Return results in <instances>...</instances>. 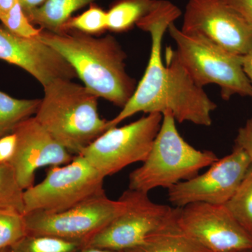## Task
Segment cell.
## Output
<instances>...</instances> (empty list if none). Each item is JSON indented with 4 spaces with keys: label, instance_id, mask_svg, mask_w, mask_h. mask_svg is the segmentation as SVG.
Here are the masks:
<instances>
[{
    "label": "cell",
    "instance_id": "6da1fadb",
    "mask_svg": "<svg viewBox=\"0 0 252 252\" xmlns=\"http://www.w3.org/2000/svg\"><path fill=\"white\" fill-rule=\"evenodd\" d=\"M182 16L170 1L158 0L155 9L137 23L152 39L150 56L143 77L122 111L107 123V129L116 127L139 112H170L176 122L210 126L212 113L217 105L203 88L195 84L181 62L176 50L167 47L162 57L164 34L167 28Z\"/></svg>",
    "mask_w": 252,
    "mask_h": 252
},
{
    "label": "cell",
    "instance_id": "7a4b0ae2",
    "mask_svg": "<svg viewBox=\"0 0 252 252\" xmlns=\"http://www.w3.org/2000/svg\"><path fill=\"white\" fill-rule=\"evenodd\" d=\"M37 37L61 55L98 98L122 109L135 92V79L126 72L127 55L114 36L97 38L77 31L56 34L42 29Z\"/></svg>",
    "mask_w": 252,
    "mask_h": 252
},
{
    "label": "cell",
    "instance_id": "3957f363",
    "mask_svg": "<svg viewBox=\"0 0 252 252\" xmlns=\"http://www.w3.org/2000/svg\"><path fill=\"white\" fill-rule=\"evenodd\" d=\"M34 117L63 147L77 156L107 130L101 119L95 94L69 79H59L44 86Z\"/></svg>",
    "mask_w": 252,
    "mask_h": 252
},
{
    "label": "cell",
    "instance_id": "277c9868",
    "mask_svg": "<svg viewBox=\"0 0 252 252\" xmlns=\"http://www.w3.org/2000/svg\"><path fill=\"white\" fill-rule=\"evenodd\" d=\"M162 115L160 130L147 158L129 176L131 190L149 193L154 189H170L198 175L219 159L214 152L189 144L177 130L171 113Z\"/></svg>",
    "mask_w": 252,
    "mask_h": 252
},
{
    "label": "cell",
    "instance_id": "5b68a950",
    "mask_svg": "<svg viewBox=\"0 0 252 252\" xmlns=\"http://www.w3.org/2000/svg\"><path fill=\"white\" fill-rule=\"evenodd\" d=\"M167 32L176 51L197 85L215 84L224 100L233 96L252 97V86L244 72L243 56L230 52L203 36L186 34L172 23Z\"/></svg>",
    "mask_w": 252,
    "mask_h": 252
},
{
    "label": "cell",
    "instance_id": "8992f818",
    "mask_svg": "<svg viewBox=\"0 0 252 252\" xmlns=\"http://www.w3.org/2000/svg\"><path fill=\"white\" fill-rule=\"evenodd\" d=\"M104 177L80 155L65 165L51 167L45 178L24 190V215L58 213L104 190Z\"/></svg>",
    "mask_w": 252,
    "mask_h": 252
},
{
    "label": "cell",
    "instance_id": "52a82bcc",
    "mask_svg": "<svg viewBox=\"0 0 252 252\" xmlns=\"http://www.w3.org/2000/svg\"><path fill=\"white\" fill-rule=\"evenodd\" d=\"M125 207L124 200H111L103 190L63 212L26 214L28 235L53 237L81 244L84 248Z\"/></svg>",
    "mask_w": 252,
    "mask_h": 252
},
{
    "label": "cell",
    "instance_id": "ba28073f",
    "mask_svg": "<svg viewBox=\"0 0 252 252\" xmlns=\"http://www.w3.org/2000/svg\"><path fill=\"white\" fill-rule=\"evenodd\" d=\"M162 120L160 113H150L128 125L111 127L79 155L104 178L114 175L131 164L145 160Z\"/></svg>",
    "mask_w": 252,
    "mask_h": 252
},
{
    "label": "cell",
    "instance_id": "9c48e42d",
    "mask_svg": "<svg viewBox=\"0 0 252 252\" xmlns=\"http://www.w3.org/2000/svg\"><path fill=\"white\" fill-rule=\"evenodd\" d=\"M119 198L125 202L124 211L85 247L130 251L143 245L149 235L168 223L177 214V207L154 203L148 193L128 189Z\"/></svg>",
    "mask_w": 252,
    "mask_h": 252
},
{
    "label": "cell",
    "instance_id": "30bf717a",
    "mask_svg": "<svg viewBox=\"0 0 252 252\" xmlns=\"http://www.w3.org/2000/svg\"><path fill=\"white\" fill-rule=\"evenodd\" d=\"M181 31L240 56L252 49V26L225 0H189Z\"/></svg>",
    "mask_w": 252,
    "mask_h": 252
},
{
    "label": "cell",
    "instance_id": "8fae6325",
    "mask_svg": "<svg viewBox=\"0 0 252 252\" xmlns=\"http://www.w3.org/2000/svg\"><path fill=\"white\" fill-rule=\"evenodd\" d=\"M181 229L212 252L252 250V234L225 205L196 203L177 208Z\"/></svg>",
    "mask_w": 252,
    "mask_h": 252
},
{
    "label": "cell",
    "instance_id": "7c38bea8",
    "mask_svg": "<svg viewBox=\"0 0 252 252\" xmlns=\"http://www.w3.org/2000/svg\"><path fill=\"white\" fill-rule=\"evenodd\" d=\"M252 160L243 149L219 158L202 175L181 182L168 189V200L181 208L192 203L225 205L234 195L248 172Z\"/></svg>",
    "mask_w": 252,
    "mask_h": 252
},
{
    "label": "cell",
    "instance_id": "4fadbf2b",
    "mask_svg": "<svg viewBox=\"0 0 252 252\" xmlns=\"http://www.w3.org/2000/svg\"><path fill=\"white\" fill-rule=\"evenodd\" d=\"M13 132L17 137V146L9 164L24 190L34 185L38 169L65 165L75 157L55 140L34 117L21 122Z\"/></svg>",
    "mask_w": 252,
    "mask_h": 252
},
{
    "label": "cell",
    "instance_id": "5bb4252c",
    "mask_svg": "<svg viewBox=\"0 0 252 252\" xmlns=\"http://www.w3.org/2000/svg\"><path fill=\"white\" fill-rule=\"evenodd\" d=\"M0 60L22 68L43 87L56 79L77 77L71 64L39 38L16 35L3 26H0Z\"/></svg>",
    "mask_w": 252,
    "mask_h": 252
},
{
    "label": "cell",
    "instance_id": "9a60e30c",
    "mask_svg": "<svg viewBox=\"0 0 252 252\" xmlns=\"http://www.w3.org/2000/svg\"><path fill=\"white\" fill-rule=\"evenodd\" d=\"M177 214L149 235L143 245L127 252H212L181 229L176 220Z\"/></svg>",
    "mask_w": 252,
    "mask_h": 252
},
{
    "label": "cell",
    "instance_id": "2e32d148",
    "mask_svg": "<svg viewBox=\"0 0 252 252\" xmlns=\"http://www.w3.org/2000/svg\"><path fill=\"white\" fill-rule=\"evenodd\" d=\"M95 0H46L41 6L28 15L32 25L56 34H63V27L73 13L92 4Z\"/></svg>",
    "mask_w": 252,
    "mask_h": 252
},
{
    "label": "cell",
    "instance_id": "e0dca14e",
    "mask_svg": "<svg viewBox=\"0 0 252 252\" xmlns=\"http://www.w3.org/2000/svg\"><path fill=\"white\" fill-rule=\"evenodd\" d=\"M158 0H117L107 11V30L113 32L130 31L152 12Z\"/></svg>",
    "mask_w": 252,
    "mask_h": 252
},
{
    "label": "cell",
    "instance_id": "ac0fdd59",
    "mask_svg": "<svg viewBox=\"0 0 252 252\" xmlns=\"http://www.w3.org/2000/svg\"><path fill=\"white\" fill-rule=\"evenodd\" d=\"M41 99L14 98L0 91V137L14 132L16 126L35 115Z\"/></svg>",
    "mask_w": 252,
    "mask_h": 252
},
{
    "label": "cell",
    "instance_id": "d6986e66",
    "mask_svg": "<svg viewBox=\"0 0 252 252\" xmlns=\"http://www.w3.org/2000/svg\"><path fill=\"white\" fill-rule=\"evenodd\" d=\"M225 205L235 220L252 234V162L234 195Z\"/></svg>",
    "mask_w": 252,
    "mask_h": 252
},
{
    "label": "cell",
    "instance_id": "ffe728a7",
    "mask_svg": "<svg viewBox=\"0 0 252 252\" xmlns=\"http://www.w3.org/2000/svg\"><path fill=\"white\" fill-rule=\"evenodd\" d=\"M83 245L41 235H27L11 247V252H79Z\"/></svg>",
    "mask_w": 252,
    "mask_h": 252
},
{
    "label": "cell",
    "instance_id": "44dd1931",
    "mask_svg": "<svg viewBox=\"0 0 252 252\" xmlns=\"http://www.w3.org/2000/svg\"><path fill=\"white\" fill-rule=\"evenodd\" d=\"M27 235L24 214L13 209H0V250L11 248Z\"/></svg>",
    "mask_w": 252,
    "mask_h": 252
},
{
    "label": "cell",
    "instance_id": "7402d4cb",
    "mask_svg": "<svg viewBox=\"0 0 252 252\" xmlns=\"http://www.w3.org/2000/svg\"><path fill=\"white\" fill-rule=\"evenodd\" d=\"M24 190L9 163H0V209H13L24 214Z\"/></svg>",
    "mask_w": 252,
    "mask_h": 252
},
{
    "label": "cell",
    "instance_id": "603a6c76",
    "mask_svg": "<svg viewBox=\"0 0 252 252\" xmlns=\"http://www.w3.org/2000/svg\"><path fill=\"white\" fill-rule=\"evenodd\" d=\"M107 30V11L92 3L87 11L68 20L63 27V33L77 31L93 36L101 34Z\"/></svg>",
    "mask_w": 252,
    "mask_h": 252
},
{
    "label": "cell",
    "instance_id": "cb8c5ba5",
    "mask_svg": "<svg viewBox=\"0 0 252 252\" xmlns=\"http://www.w3.org/2000/svg\"><path fill=\"white\" fill-rule=\"evenodd\" d=\"M1 22L8 31L22 37H37L42 31L41 28H34L30 22L17 0Z\"/></svg>",
    "mask_w": 252,
    "mask_h": 252
},
{
    "label": "cell",
    "instance_id": "d4e9b609",
    "mask_svg": "<svg viewBox=\"0 0 252 252\" xmlns=\"http://www.w3.org/2000/svg\"><path fill=\"white\" fill-rule=\"evenodd\" d=\"M235 142V147L243 149L252 161V117L239 129Z\"/></svg>",
    "mask_w": 252,
    "mask_h": 252
},
{
    "label": "cell",
    "instance_id": "484cf974",
    "mask_svg": "<svg viewBox=\"0 0 252 252\" xmlns=\"http://www.w3.org/2000/svg\"><path fill=\"white\" fill-rule=\"evenodd\" d=\"M17 146L14 132L0 137V163H9L14 157Z\"/></svg>",
    "mask_w": 252,
    "mask_h": 252
},
{
    "label": "cell",
    "instance_id": "4316f807",
    "mask_svg": "<svg viewBox=\"0 0 252 252\" xmlns=\"http://www.w3.org/2000/svg\"><path fill=\"white\" fill-rule=\"evenodd\" d=\"M235 11L247 21L252 27V0H225Z\"/></svg>",
    "mask_w": 252,
    "mask_h": 252
},
{
    "label": "cell",
    "instance_id": "83f0119b",
    "mask_svg": "<svg viewBox=\"0 0 252 252\" xmlns=\"http://www.w3.org/2000/svg\"><path fill=\"white\" fill-rule=\"evenodd\" d=\"M22 8L23 12L27 16L30 13L41 6L46 0H17Z\"/></svg>",
    "mask_w": 252,
    "mask_h": 252
},
{
    "label": "cell",
    "instance_id": "f1b7e54d",
    "mask_svg": "<svg viewBox=\"0 0 252 252\" xmlns=\"http://www.w3.org/2000/svg\"><path fill=\"white\" fill-rule=\"evenodd\" d=\"M243 67L252 86V49L243 56Z\"/></svg>",
    "mask_w": 252,
    "mask_h": 252
},
{
    "label": "cell",
    "instance_id": "f546056e",
    "mask_svg": "<svg viewBox=\"0 0 252 252\" xmlns=\"http://www.w3.org/2000/svg\"><path fill=\"white\" fill-rule=\"evenodd\" d=\"M16 1V0H0V21L4 19Z\"/></svg>",
    "mask_w": 252,
    "mask_h": 252
},
{
    "label": "cell",
    "instance_id": "4dcf8cb0",
    "mask_svg": "<svg viewBox=\"0 0 252 252\" xmlns=\"http://www.w3.org/2000/svg\"><path fill=\"white\" fill-rule=\"evenodd\" d=\"M79 252H127L122 251H114V250H107V249H101L97 248H91V247H84L79 250Z\"/></svg>",
    "mask_w": 252,
    "mask_h": 252
},
{
    "label": "cell",
    "instance_id": "1f68e13d",
    "mask_svg": "<svg viewBox=\"0 0 252 252\" xmlns=\"http://www.w3.org/2000/svg\"><path fill=\"white\" fill-rule=\"evenodd\" d=\"M11 248L3 249L0 250V252H11Z\"/></svg>",
    "mask_w": 252,
    "mask_h": 252
},
{
    "label": "cell",
    "instance_id": "d6a6232c",
    "mask_svg": "<svg viewBox=\"0 0 252 252\" xmlns=\"http://www.w3.org/2000/svg\"></svg>",
    "mask_w": 252,
    "mask_h": 252
}]
</instances>
